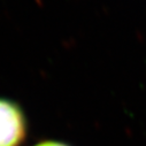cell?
Instances as JSON below:
<instances>
[{"instance_id":"6da1fadb","label":"cell","mask_w":146,"mask_h":146,"mask_svg":"<svg viewBox=\"0 0 146 146\" xmlns=\"http://www.w3.org/2000/svg\"><path fill=\"white\" fill-rule=\"evenodd\" d=\"M28 136V120L14 100L0 97V146H22Z\"/></svg>"},{"instance_id":"7a4b0ae2","label":"cell","mask_w":146,"mask_h":146,"mask_svg":"<svg viewBox=\"0 0 146 146\" xmlns=\"http://www.w3.org/2000/svg\"><path fill=\"white\" fill-rule=\"evenodd\" d=\"M32 146H69V145L62 141H58V140H42V141L36 143Z\"/></svg>"}]
</instances>
